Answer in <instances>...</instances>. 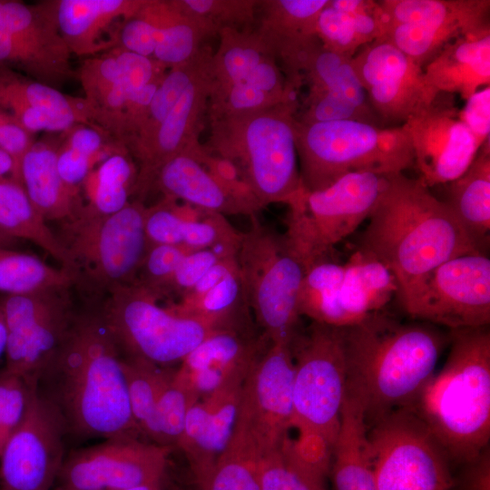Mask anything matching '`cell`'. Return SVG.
Here are the masks:
<instances>
[{
	"label": "cell",
	"mask_w": 490,
	"mask_h": 490,
	"mask_svg": "<svg viewBox=\"0 0 490 490\" xmlns=\"http://www.w3.org/2000/svg\"><path fill=\"white\" fill-rule=\"evenodd\" d=\"M450 349L411 407L450 462L466 464L490 441V331L449 330Z\"/></svg>",
	"instance_id": "cell-4"
},
{
	"label": "cell",
	"mask_w": 490,
	"mask_h": 490,
	"mask_svg": "<svg viewBox=\"0 0 490 490\" xmlns=\"http://www.w3.org/2000/svg\"><path fill=\"white\" fill-rule=\"evenodd\" d=\"M196 401V397L175 379L174 372L162 370L157 414L165 446L172 447L177 445L187 412Z\"/></svg>",
	"instance_id": "cell-46"
},
{
	"label": "cell",
	"mask_w": 490,
	"mask_h": 490,
	"mask_svg": "<svg viewBox=\"0 0 490 490\" xmlns=\"http://www.w3.org/2000/svg\"><path fill=\"white\" fill-rule=\"evenodd\" d=\"M10 120H13V119L9 115L0 112V123L10 121Z\"/></svg>",
	"instance_id": "cell-64"
},
{
	"label": "cell",
	"mask_w": 490,
	"mask_h": 490,
	"mask_svg": "<svg viewBox=\"0 0 490 490\" xmlns=\"http://www.w3.org/2000/svg\"><path fill=\"white\" fill-rule=\"evenodd\" d=\"M38 393L59 412L67 436L139 438L119 348L97 306L76 310L39 375Z\"/></svg>",
	"instance_id": "cell-1"
},
{
	"label": "cell",
	"mask_w": 490,
	"mask_h": 490,
	"mask_svg": "<svg viewBox=\"0 0 490 490\" xmlns=\"http://www.w3.org/2000/svg\"><path fill=\"white\" fill-rule=\"evenodd\" d=\"M0 230L27 240L54 258L63 268L65 252L56 234L37 211L24 186L12 177L0 178Z\"/></svg>",
	"instance_id": "cell-35"
},
{
	"label": "cell",
	"mask_w": 490,
	"mask_h": 490,
	"mask_svg": "<svg viewBox=\"0 0 490 490\" xmlns=\"http://www.w3.org/2000/svg\"><path fill=\"white\" fill-rule=\"evenodd\" d=\"M77 75L85 93V100L90 105L99 100L113 86L122 83L113 50L101 56H93L84 60Z\"/></svg>",
	"instance_id": "cell-51"
},
{
	"label": "cell",
	"mask_w": 490,
	"mask_h": 490,
	"mask_svg": "<svg viewBox=\"0 0 490 490\" xmlns=\"http://www.w3.org/2000/svg\"><path fill=\"white\" fill-rule=\"evenodd\" d=\"M385 176L351 172L322 190L302 188L287 204L283 237L305 271L319 261L332 260L334 247L368 220Z\"/></svg>",
	"instance_id": "cell-9"
},
{
	"label": "cell",
	"mask_w": 490,
	"mask_h": 490,
	"mask_svg": "<svg viewBox=\"0 0 490 490\" xmlns=\"http://www.w3.org/2000/svg\"><path fill=\"white\" fill-rule=\"evenodd\" d=\"M60 144L49 138L34 142L22 162L20 180L41 216L46 221L64 224L76 219L83 204L79 193L69 188L59 174Z\"/></svg>",
	"instance_id": "cell-28"
},
{
	"label": "cell",
	"mask_w": 490,
	"mask_h": 490,
	"mask_svg": "<svg viewBox=\"0 0 490 490\" xmlns=\"http://www.w3.org/2000/svg\"><path fill=\"white\" fill-rule=\"evenodd\" d=\"M325 479L299 456L289 436L277 448L261 455V490H326Z\"/></svg>",
	"instance_id": "cell-42"
},
{
	"label": "cell",
	"mask_w": 490,
	"mask_h": 490,
	"mask_svg": "<svg viewBox=\"0 0 490 490\" xmlns=\"http://www.w3.org/2000/svg\"><path fill=\"white\" fill-rule=\"evenodd\" d=\"M145 211L138 200L106 216L83 206L75 220L63 224L56 235L66 257L63 269L86 305L97 306L114 289L134 282L149 247Z\"/></svg>",
	"instance_id": "cell-7"
},
{
	"label": "cell",
	"mask_w": 490,
	"mask_h": 490,
	"mask_svg": "<svg viewBox=\"0 0 490 490\" xmlns=\"http://www.w3.org/2000/svg\"><path fill=\"white\" fill-rule=\"evenodd\" d=\"M16 240L0 230V247L10 248Z\"/></svg>",
	"instance_id": "cell-63"
},
{
	"label": "cell",
	"mask_w": 490,
	"mask_h": 490,
	"mask_svg": "<svg viewBox=\"0 0 490 490\" xmlns=\"http://www.w3.org/2000/svg\"><path fill=\"white\" fill-rule=\"evenodd\" d=\"M247 373L199 399L187 412L176 446L185 453L195 477L213 465L230 441Z\"/></svg>",
	"instance_id": "cell-24"
},
{
	"label": "cell",
	"mask_w": 490,
	"mask_h": 490,
	"mask_svg": "<svg viewBox=\"0 0 490 490\" xmlns=\"http://www.w3.org/2000/svg\"><path fill=\"white\" fill-rule=\"evenodd\" d=\"M124 490H162V481L143 484Z\"/></svg>",
	"instance_id": "cell-62"
},
{
	"label": "cell",
	"mask_w": 490,
	"mask_h": 490,
	"mask_svg": "<svg viewBox=\"0 0 490 490\" xmlns=\"http://www.w3.org/2000/svg\"><path fill=\"white\" fill-rule=\"evenodd\" d=\"M36 381L0 370V454L21 423Z\"/></svg>",
	"instance_id": "cell-49"
},
{
	"label": "cell",
	"mask_w": 490,
	"mask_h": 490,
	"mask_svg": "<svg viewBox=\"0 0 490 490\" xmlns=\"http://www.w3.org/2000/svg\"><path fill=\"white\" fill-rule=\"evenodd\" d=\"M212 54L203 46L191 61L171 67L165 73L135 135L124 143L128 152L146 142L172 110L189 84L208 65Z\"/></svg>",
	"instance_id": "cell-40"
},
{
	"label": "cell",
	"mask_w": 490,
	"mask_h": 490,
	"mask_svg": "<svg viewBox=\"0 0 490 490\" xmlns=\"http://www.w3.org/2000/svg\"><path fill=\"white\" fill-rule=\"evenodd\" d=\"M97 307L122 357L158 367L181 362L214 331L198 319L161 307L133 284L114 289Z\"/></svg>",
	"instance_id": "cell-11"
},
{
	"label": "cell",
	"mask_w": 490,
	"mask_h": 490,
	"mask_svg": "<svg viewBox=\"0 0 490 490\" xmlns=\"http://www.w3.org/2000/svg\"><path fill=\"white\" fill-rule=\"evenodd\" d=\"M14 163L11 157L0 149V178L12 177Z\"/></svg>",
	"instance_id": "cell-60"
},
{
	"label": "cell",
	"mask_w": 490,
	"mask_h": 490,
	"mask_svg": "<svg viewBox=\"0 0 490 490\" xmlns=\"http://www.w3.org/2000/svg\"><path fill=\"white\" fill-rule=\"evenodd\" d=\"M190 251L175 245L149 246L132 284L157 300L168 297L175 270Z\"/></svg>",
	"instance_id": "cell-47"
},
{
	"label": "cell",
	"mask_w": 490,
	"mask_h": 490,
	"mask_svg": "<svg viewBox=\"0 0 490 490\" xmlns=\"http://www.w3.org/2000/svg\"><path fill=\"white\" fill-rule=\"evenodd\" d=\"M211 61L189 84L153 135L143 144L129 152L137 162V178L132 195L139 201L158 169L172 157L202 150L199 137L204 127L211 92Z\"/></svg>",
	"instance_id": "cell-23"
},
{
	"label": "cell",
	"mask_w": 490,
	"mask_h": 490,
	"mask_svg": "<svg viewBox=\"0 0 490 490\" xmlns=\"http://www.w3.org/2000/svg\"><path fill=\"white\" fill-rule=\"evenodd\" d=\"M438 97L401 125L412 146L418 179L428 188L458 178L480 148L460 110Z\"/></svg>",
	"instance_id": "cell-20"
},
{
	"label": "cell",
	"mask_w": 490,
	"mask_h": 490,
	"mask_svg": "<svg viewBox=\"0 0 490 490\" xmlns=\"http://www.w3.org/2000/svg\"><path fill=\"white\" fill-rule=\"evenodd\" d=\"M456 490H490V447L486 446L475 458L464 464Z\"/></svg>",
	"instance_id": "cell-59"
},
{
	"label": "cell",
	"mask_w": 490,
	"mask_h": 490,
	"mask_svg": "<svg viewBox=\"0 0 490 490\" xmlns=\"http://www.w3.org/2000/svg\"><path fill=\"white\" fill-rule=\"evenodd\" d=\"M170 3L152 59L171 68L192 60L203 47V40L217 34L203 22L181 13L172 0Z\"/></svg>",
	"instance_id": "cell-43"
},
{
	"label": "cell",
	"mask_w": 490,
	"mask_h": 490,
	"mask_svg": "<svg viewBox=\"0 0 490 490\" xmlns=\"http://www.w3.org/2000/svg\"><path fill=\"white\" fill-rule=\"evenodd\" d=\"M397 294L392 273L375 258L357 250L343 264L327 260L306 270L298 311L312 321L347 328L384 309Z\"/></svg>",
	"instance_id": "cell-12"
},
{
	"label": "cell",
	"mask_w": 490,
	"mask_h": 490,
	"mask_svg": "<svg viewBox=\"0 0 490 490\" xmlns=\"http://www.w3.org/2000/svg\"><path fill=\"white\" fill-rule=\"evenodd\" d=\"M99 159L86 156L62 143L57 153V169L65 184L79 193V187L99 163Z\"/></svg>",
	"instance_id": "cell-56"
},
{
	"label": "cell",
	"mask_w": 490,
	"mask_h": 490,
	"mask_svg": "<svg viewBox=\"0 0 490 490\" xmlns=\"http://www.w3.org/2000/svg\"><path fill=\"white\" fill-rule=\"evenodd\" d=\"M0 30L20 37L58 64L72 67V54L58 28L54 1L27 5L0 0Z\"/></svg>",
	"instance_id": "cell-33"
},
{
	"label": "cell",
	"mask_w": 490,
	"mask_h": 490,
	"mask_svg": "<svg viewBox=\"0 0 490 490\" xmlns=\"http://www.w3.org/2000/svg\"><path fill=\"white\" fill-rule=\"evenodd\" d=\"M424 72L439 93H458L466 101L490 83V34L450 43Z\"/></svg>",
	"instance_id": "cell-29"
},
{
	"label": "cell",
	"mask_w": 490,
	"mask_h": 490,
	"mask_svg": "<svg viewBox=\"0 0 490 490\" xmlns=\"http://www.w3.org/2000/svg\"><path fill=\"white\" fill-rule=\"evenodd\" d=\"M172 448L122 437L73 451L64 458L57 490H124L162 481Z\"/></svg>",
	"instance_id": "cell-17"
},
{
	"label": "cell",
	"mask_w": 490,
	"mask_h": 490,
	"mask_svg": "<svg viewBox=\"0 0 490 490\" xmlns=\"http://www.w3.org/2000/svg\"><path fill=\"white\" fill-rule=\"evenodd\" d=\"M33 143L32 133L13 120L0 123V149L11 157L14 163L12 178L20 183L21 164Z\"/></svg>",
	"instance_id": "cell-57"
},
{
	"label": "cell",
	"mask_w": 490,
	"mask_h": 490,
	"mask_svg": "<svg viewBox=\"0 0 490 490\" xmlns=\"http://www.w3.org/2000/svg\"><path fill=\"white\" fill-rule=\"evenodd\" d=\"M247 330L212 331L181 362V372L220 369L230 373L248 370L261 351Z\"/></svg>",
	"instance_id": "cell-38"
},
{
	"label": "cell",
	"mask_w": 490,
	"mask_h": 490,
	"mask_svg": "<svg viewBox=\"0 0 490 490\" xmlns=\"http://www.w3.org/2000/svg\"><path fill=\"white\" fill-rule=\"evenodd\" d=\"M7 338V330L3 315V311L0 306V356L5 351Z\"/></svg>",
	"instance_id": "cell-61"
},
{
	"label": "cell",
	"mask_w": 490,
	"mask_h": 490,
	"mask_svg": "<svg viewBox=\"0 0 490 490\" xmlns=\"http://www.w3.org/2000/svg\"><path fill=\"white\" fill-rule=\"evenodd\" d=\"M300 84L308 95L297 121L355 120L380 125L352 64V58L332 52L319 41L299 64Z\"/></svg>",
	"instance_id": "cell-21"
},
{
	"label": "cell",
	"mask_w": 490,
	"mask_h": 490,
	"mask_svg": "<svg viewBox=\"0 0 490 490\" xmlns=\"http://www.w3.org/2000/svg\"><path fill=\"white\" fill-rule=\"evenodd\" d=\"M296 149L302 188L318 191L351 172L390 175L414 165L409 138L402 126L355 120L300 122Z\"/></svg>",
	"instance_id": "cell-8"
},
{
	"label": "cell",
	"mask_w": 490,
	"mask_h": 490,
	"mask_svg": "<svg viewBox=\"0 0 490 490\" xmlns=\"http://www.w3.org/2000/svg\"><path fill=\"white\" fill-rule=\"evenodd\" d=\"M368 426L360 404L345 395L329 474L335 490H377L368 452Z\"/></svg>",
	"instance_id": "cell-31"
},
{
	"label": "cell",
	"mask_w": 490,
	"mask_h": 490,
	"mask_svg": "<svg viewBox=\"0 0 490 490\" xmlns=\"http://www.w3.org/2000/svg\"><path fill=\"white\" fill-rule=\"evenodd\" d=\"M352 64L380 122L402 125L440 94L422 67L384 40L361 47L352 57Z\"/></svg>",
	"instance_id": "cell-18"
},
{
	"label": "cell",
	"mask_w": 490,
	"mask_h": 490,
	"mask_svg": "<svg viewBox=\"0 0 490 490\" xmlns=\"http://www.w3.org/2000/svg\"><path fill=\"white\" fill-rule=\"evenodd\" d=\"M261 452L240 415L227 447L213 465L195 477L200 490H261Z\"/></svg>",
	"instance_id": "cell-34"
},
{
	"label": "cell",
	"mask_w": 490,
	"mask_h": 490,
	"mask_svg": "<svg viewBox=\"0 0 490 490\" xmlns=\"http://www.w3.org/2000/svg\"><path fill=\"white\" fill-rule=\"evenodd\" d=\"M218 34L220 44L210 66L211 85L250 86L255 69L272 54L255 30L224 28Z\"/></svg>",
	"instance_id": "cell-36"
},
{
	"label": "cell",
	"mask_w": 490,
	"mask_h": 490,
	"mask_svg": "<svg viewBox=\"0 0 490 490\" xmlns=\"http://www.w3.org/2000/svg\"><path fill=\"white\" fill-rule=\"evenodd\" d=\"M70 288L6 294L0 299L7 338L5 370L37 381L64 341L75 308Z\"/></svg>",
	"instance_id": "cell-15"
},
{
	"label": "cell",
	"mask_w": 490,
	"mask_h": 490,
	"mask_svg": "<svg viewBox=\"0 0 490 490\" xmlns=\"http://www.w3.org/2000/svg\"><path fill=\"white\" fill-rule=\"evenodd\" d=\"M0 65L19 69L29 78L54 88L76 74L72 67L58 64L20 37L3 30H0Z\"/></svg>",
	"instance_id": "cell-44"
},
{
	"label": "cell",
	"mask_w": 490,
	"mask_h": 490,
	"mask_svg": "<svg viewBox=\"0 0 490 490\" xmlns=\"http://www.w3.org/2000/svg\"><path fill=\"white\" fill-rule=\"evenodd\" d=\"M246 296L257 324L270 342L290 343L298 333V297L305 274L302 264L279 235L250 218L236 255Z\"/></svg>",
	"instance_id": "cell-10"
},
{
	"label": "cell",
	"mask_w": 490,
	"mask_h": 490,
	"mask_svg": "<svg viewBox=\"0 0 490 490\" xmlns=\"http://www.w3.org/2000/svg\"><path fill=\"white\" fill-rule=\"evenodd\" d=\"M317 35L325 48L348 58L366 45L355 18L333 7L329 0L318 15Z\"/></svg>",
	"instance_id": "cell-48"
},
{
	"label": "cell",
	"mask_w": 490,
	"mask_h": 490,
	"mask_svg": "<svg viewBox=\"0 0 490 490\" xmlns=\"http://www.w3.org/2000/svg\"><path fill=\"white\" fill-rule=\"evenodd\" d=\"M294 360L291 428L297 451L327 467L337 439L346 395L347 366L342 328L312 321L290 342Z\"/></svg>",
	"instance_id": "cell-6"
},
{
	"label": "cell",
	"mask_w": 490,
	"mask_h": 490,
	"mask_svg": "<svg viewBox=\"0 0 490 490\" xmlns=\"http://www.w3.org/2000/svg\"><path fill=\"white\" fill-rule=\"evenodd\" d=\"M416 321L449 330L488 327L490 260L467 254L434 269L401 305Z\"/></svg>",
	"instance_id": "cell-14"
},
{
	"label": "cell",
	"mask_w": 490,
	"mask_h": 490,
	"mask_svg": "<svg viewBox=\"0 0 490 490\" xmlns=\"http://www.w3.org/2000/svg\"><path fill=\"white\" fill-rule=\"evenodd\" d=\"M180 208L177 201L164 197L154 205L146 207L144 231L149 246L158 244L181 246Z\"/></svg>",
	"instance_id": "cell-50"
},
{
	"label": "cell",
	"mask_w": 490,
	"mask_h": 490,
	"mask_svg": "<svg viewBox=\"0 0 490 490\" xmlns=\"http://www.w3.org/2000/svg\"><path fill=\"white\" fill-rule=\"evenodd\" d=\"M42 111L94 126L93 112L85 98L66 95L57 89L0 65V112L26 131L37 124Z\"/></svg>",
	"instance_id": "cell-27"
},
{
	"label": "cell",
	"mask_w": 490,
	"mask_h": 490,
	"mask_svg": "<svg viewBox=\"0 0 490 490\" xmlns=\"http://www.w3.org/2000/svg\"><path fill=\"white\" fill-rule=\"evenodd\" d=\"M443 201L479 250L489 243L490 232V142L486 141L458 178L445 184ZM485 254V253H484Z\"/></svg>",
	"instance_id": "cell-32"
},
{
	"label": "cell",
	"mask_w": 490,
	"mask_h": 490,
	"mask_svg": "<svg viewBox=\"0 0 490 490\" xmlns=\"http://www.w3.org/2000/svg\"><path fill=\"white\" fill-rule=\"evenodd\" d=\"M204 152H183L167 161L153 175L146 195L154 190L164 198L224 216H257L263 208L249 189L207 167L201 161Z\"/></svg>",
	"instance_id": "cell-22"
},
{
	"label": "cell",
	"mask_w": 490,
	"mask_h": 490,
	"mask_svg": "<svg viewBox=\"0 0 490 490\" xmlns=\"http://www.w3.org/2000/svg\"><path fill=\"white\" fill-rule=\"evenodd\" d=\"M296 100L263 111L209 119L205 152L230 163L264 209L288 204L301 190Z\"/></svg>",
	"instance_id": "cell-5"
},
{
	"label": "cell",
	"mask_w": 490,
	"mask_h": 490,
	"mask_svg": "<svg viewBox=\"0 0 490 490\" xmlns=\"http://www.w3.org/2000/svg\"><path fill=\"white\" fill-rule=\"evenodd\" d=\"M167 308L178 315L198 319L213 330H246L250 309L238 265L193 304Z\"/></svg>",
	"instance_id": "cell-37"
},
{
	"label": "cell",
	"mask_w": 490,
	"mask_h": 490,
	"mask_svg": "<svg viewBox=\"0 0 490 490\" xmlns=\"http://www.w3.org/2000/svg\"><path fill=\"white\" fill-rule=\"evenodd\" d=\"M64 423L34 387L26 412L0 454V490H52L64 461Z\"/></svg>",
	"instance_id": "cell-16"
},
{
	"label": "cell",
	"mask_w": 490,
	"mask_h": 490,
	"mask_svg": "<svg viewBox=\"0 0 490 490\" xmlns=\"http://www.w3.org/2000/svg\"><path fill=\"white\" fill-rule=\"evenodd\" d=\"M367 220L358 250L392 273L400 306L443 262L462 255L484 254L449 207L420 179L403 172L385 176Z\"/></svg>",
	"instance_id": "cell-2"
},
{
	"label": "cell",
	"mask_w": 490,
	"mask_h": 490,
	"mask_svg": "<svg viewBox=\"0 0 490 490\" xmlns=\"http://www.w3.org/2000/svg\"><path fill=\"white\" fill-rule=\"evenodd\" d=\"M144 0H58L55 16L71 54L95 55L118 46L122 24Z\"/></svg>",
	"instance_id": "cell-25"
},
{
	"label": "cell",
	"mask_w": 490,
	"mask_h": 490,
	"mask_svg": "<svg viewBox=\"0 0 490 490\" xmlns=\"http://www.w3.org/2000/svg\"><path fill=\"white\" fill-rule=\"evenodd\" d=\"M122 366L132 416L141 435L152 443L165 446L157 414L158 394L163 369L143 360L123 357Z\"/></svg>",
	"instance_id": "cell-39"
},
{
	"label": "cell",
	"mask_w": 490,
	"mask_h": 490,
	"mask_svg": "<svg viewBox=\"0 0 490 490\" xmlns=\"http://www.w3.org/2000/svg\"><path fill=\"white\" fill-rule=\"evenodd\" d=\"M377 3L384 30L388 24H425L458 27L471 36L490 34L489 0H380Z\"/></svg>",
	"instance_id": "cell-30"
},
{
	"label": "cell",
	"mask_w": 490,
	"mask_h": 490,
	"mask_svg": "<svg viewBox=\"0 0 490 490\" xmlns=\"http://www.w3.org/2000/svg\"><path fill=\"white\" fill-rule=\"evenodd\" d=\"M71 288L72 279L63 268H54L38 257L0 247V291L20 294Z\"/></svg>",
	"instance_id": "cell-41"
},
{
	"label": "cell",
	"mask_w": 490,
	"mask_h": 490,
	"mask_svg": "<svg viewBox=\"0 0 490 490\" xmlns=\"http://www.w3.org/2000/svg\"><path fill=\"white\" fill-rule=\"evenodd\" d=\"M460 117L481 147L489 141L490 132V86L478 90L466 101Z\"/></svg>",
	"instance_id": "cell-55"
},
{
	"label": "cell",
	"mask_w": 490,
	"mask_h": 490,
	"mask_svg": "<svg viewBox=\"0 0 490 490\" xmlns=\"http://www.w3.org/2000/svg\"><path fill=\"white\" fill-rule=\"evenodd\" d=\"M140 8L122 24L117 47L152 58L161 39L162 29L143 15Z\"/></svg>",
	"instance_id": "cell-53"
},
{
	"label": "cell",
	"mask_w": 490,
	"mask_h": 490,
	"mask_svg": "<svg viewBox=\"0 0 490 490\" xmlns=\"http://www.w3.org/2000/svg\"><path fill=\"white\" fill-rule=\"evenodd\" d=\"M328 0L260 1V12L255 30L285 76L299 54L318 40L317 23Z\"/></svg>",
	"instance_id": "cell-26"
},
{
	"label": "cell",
	"mask_w": 490,
	"mask_h": 490,
	"mask_svg": "<svg viewBox=\"0 0 490 490\" xmlns=\"http://www.w3.org/2000/svg\"><path fill=\"white\" fill-rule=\"evenodd\" d=\"M122 83L130 93L137 91L165 74L164 65L152 58L120 47L113 48Z\"/></svg>",
	"instance_id": "cell-54"
},
{
	"label": "cell",
	"mask_w": 490,
	"mask_h": 490,
	"mask_svg": "<svg viewBox=\"0 0 490 490\" xmlns=\"http://www.w3.org/2000/svg\"><path fill=\"white\" fill-rule=\"evenodd\" d=\"M237 255L219 249H204L188 252L172 277L168 297L181 299L189 292L202 276L220 260Z\"/></svg>",
	"instance_id": "cell-52"
},
{
	"label": "cell",
	"mask_w": 490,
	"mask_h": 490,
	"mask_svg": "<svg viewBox=\"0 0 490 490\" xmlns=\"http://www.w3.org/2000/svg\"><path fill=\"white\" fill-rule=\"evenodd\" d=\"M368 452L377 490H451L449 459L409 409L392 412L368 426Z\"/></svg>",
	"instance_id": "cell-13"
},
{
	"label": "cell",
	"mask_w": 490,
	"mask_h": 490,
	"mask_svg": "<svg viewBox=\"0 0 490 490\" xmlns=\"http://www.w3.org/2000/svg\"><path fill=\"white\" fill-rule=\"evenodd\" d=\"M184 15L198 19L215 33L224 28L250 30L260 1L254 0H172Z\"/></svg>",
	"instance_id": "cell-45"
},
{
	"label": "cell",
	"mask_w": 490,
	"mask_h": 490,
	"mask_svg": "<svg viewBox=\"0 0 490 490\" xmlns=\"http://www.w3.org/2000/svg\"><path fill=\"white\" fill-rule=\"evenodd\" d=\"M294 360L288 342H268L245 377L240 414L261 455L289 436L293 415Z\"/></svg>",
	"instance_id": "cell-19"
},
{
	"label": "cell",
	"mask_w": 490,
	"mask_h": 490,
	"mask_svg": "<svg viewBox=\"0 0 490 490\" xmlns=\"http://www.w3.org/2000/svg\"><path fill=\"white\" fill-rule=\"evenodd\" d=\"M237 265L236 255L222 258L202 276L189 292L171 306L184 308L193 304L215 287Z\"/></svg>",
	"instance_id": "cell-58"
},
{
	"label": "cell",
	"mask_w": 490,
	"mask_h": 490,
	"mask_svg": "<svg viewBox=\"0 0 490 490\" xmlns=\"http://www.w3.org/2000/svg\"><path fill=\"white\" fill-rule=\"evenodd\" d=\"M342 329L346 393L360 404L368 426L411 409L449 342L436 326L400 322L383 309Z\"/></svg>",
	"instance_id": "cell-3"
}]
</instances>
